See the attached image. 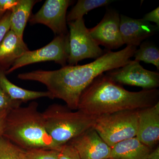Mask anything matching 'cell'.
<instances>
[{
  "label": "cell",
  "mask_w": 159,
  "mask_h": 159,
  "mask_svg": "<svg viewBox=\"0 0 159 159\" xmlns=\"http://www.w3.org/2000/svg\"><path fill=\"white\" fill-rule=\"evenodd\" d=\"M29 51L23 38L9 30L0 43V70L6 72L18 58Z\"/></svg>",
  "instance_id": "cell-14"
},
{
  "label": "cell",
  "mask_w": 159,
  "mask_h": 159,
  "mask_svg": "<svg viewBox=\"0 0 159 159\" xmlns=\"http://www.w3.org/2000/svg\"><path fill=\"white\" fill-rule=\"evenodd\" d=\"M112 2L113 1L110 0H79L66 16L67 21L70 22L83 18L84 16L89 11L99 7L107 6Z\"/></svg>",
  "instance_id": "cell-18"
},
{
  "label": "cell",
  "mask_w": 159,
  "mask_h": 159,
  "mask_svg": "<svg viewBox=\"0 0 159 159\" xmlns=\"http://www.w3.org/2000/svg\"><path fill=\"white\" fill-rule=\"evenodd\" d=\"M24 150L4 137L0 138V159H24Z\"/></svg>",
  "instance_id": "cell-20"
},
{
  "label": "cell",
  "mask_w": 159,
  "mask_h": 159,
  "mask_svg": "<svg viewBox=\"0 0 159 159\" xmlns=\"http://www.w3.org/2000/svg\"><path fill=\"white\" fill-rule=\"evenodd\" d=\"M69 53V33L57 35L45 47L35 51L26 52L18 58L5 73L9 74L25 66L47 61H54L62 67L66 66Z\"/></svg>",
  "instance_id": "cell-7"
},
{
  "label": "cell",
  "mask_w": 159,
  "mask_h": 159,
  "mask_svg": "<svg viewBox=\"0 0 159 159\" xmlns=\"http://www.w3.org/2000/svg\"><path fill=\"white\" fill-rule=\"evenodd\" d=\"M72 3L70 0H47L39 11L30 16L29 22L45 25L57 35L69 34L67 10Z\"/></svg>",
  "instance_id": "cell-9"
},
{
  "label": "cell",
  "mask_w": 159,
  "mask_h": 159,
  "mask_svg": "<svg viewBox=\"0 0 159 159\" xmlns=\"http://www.w3.org/2000/svg\"><path fill=\"white\" fill-rule=\"evenodd\" d=\"M39 104L31 102L9 111L2 137L23 150L44 148L60 150L49 135Z\"/></svg>",
  "instance_id": "cell-3"
},
{
  "label": "cell",
  "mask_w": 159,
  "mask_h": 159,
  "mask_svg": "<svg viewBox=\"0 0 159 159\" xmlns=\"http://www.w3.org/2000/svg\"><path fill=\"white\" fill-rule=\"evenodd\" d=\"M142 19L150 23L152 22L156 23V25L159 27V7L145 14Z\"/></svg>",
  "instance_id": "cell-25"
},
{
  "label": "cell",
  "mask_w": 159,
  "mask_h": 159,
  "mask_svg": "<svg viewBox=\"0 0 159 159\" xmlns=\"http://www.w3.org/2000/svg\"><path fill=\"white\" fill-rule=\"evenodd\" d=\"M159 27L144 20L120 15V31L124 44L137 47L146 39L152 36Z\"/></svg>",
  "instance_id": "cell-13"
},
{
  "label": "cell",
  "mask_w": 159,
  "mask_h": 159,
  "mask_svg": "<svg viewBox=\"0 0 159 159\" xmlns=\"http://www.w3.org/2000/svg\"><path fill=\"white\" fill-rule=\"evenodd\" d=\"M58 159H80L77 151L69 144L63 145L59 151Z\"/></svg>",
  "instance_id": "cell-23"
},
{
  "label": "cell",
  "mask_w": 159,
  "mask_h": 159,
  "mask_svg": "<svg viewBox=\"0 0 159 159\" xmlns=\"http://www.w3.org/2000/svg\"><path fill=\"white\" fill-rule=\"evenodd\" d=\"M11 11H6L0 20V43L6 34L10 30V16Z\"/></svg>",
  "instance_id": "cell-24"
},
{
  "label": "cell",
  "mask_w": 159,
  "mask_h": 159,
  "mask_svg": "<svg viewBox=\"0 0 159 159\" xmlns=\"http://www.w3.org/2000/svg\"><path fill=\"white\" fill-rule=\"evenodd\" d=\"M134 60L138 62L144 61L146 63L152 64L159 70V50L152 43L145 41L142 42L140 48L137 49L134 55Z\"/></svg>",
  "instance_id": "cell-19"
},
{
  "label": "cell",
  "mask_w": 159,
  "mask_h": 159,
  "mask_svg": "<svg viewBox=\"0 0 159 159\" xmlns=\"http://www.w3.org/2000/svg\"><path fill=\"white\" fill-rule=\"evenodd\" d=\"M151 149L136 138L127 139L111 147L112 159H147Z\"/></svg>",
  "instance_id": "cell-15"
},
{
  "label": "cell",
  "mask_w": 159,
  "mask_h": 159,
  "mask_svg": "<svg viewBox=\"0 0 159 159\" xmlns=\"http://www.w3.org/2000/svg\"><path fill=\"white\" fill-rule=\"evenodd\" d=\"M70 53L67 62L70 66L76 65L82 60L97 59L104 51L91 36L86 27L84 18L68 22Z\"/></svg>",
  "instance_id": "cell-6"
},
{
  "label": "cell",
  "mask_w": 159,
  "mask_h": 159,
  "mask_svg": "<svg viewBox=\"0 0 159 159\" xmlns=\"http://www.w3.org/2000/svg\"><path fill=\"white\" fill-rule=\"evenodd\" d=\"M9 111V110L0 111V138L3 136L5 125H6V118Z\"/></svg>",
  "instance_id": "cell-27"
},
{
  "label": "cell",
  "mask_w": 159,
  "mask_h": 159,
  "mask_svg": "<svg viewBox=\"0 0 159 159\" xmlns=\"http://www.w3.org/2000/svg\"><path fill=\"white\" fill-rule=\"evenodd\" d=\"M70 144L78 152L80 159H107L111 157V147L93 127L72 139Z\"/></svg>",
  "instance_id": "cell-11"
},
{
  "label": "cell",
  "mask_w": 159,
  "mask_h": 159,
  "mask_svg": "<svg viewBox=\"0 0 159 159\" xmlns=\"http://www.w3.org/2000/svg\"><path fill=\"white\" fill-rule=\"evenodd\" d=\"M19 2V0H0V8L6 12L11 11Z\"/></svg>",
  "instance_id": "cell-26"
},
{
  "label": "cell",
  "mask_w": 159,
  "mask_h": 159,
  "mask_svg": "<svg viewBox=\"0 0 159 159\" xmlns=\"http://www.w3.org/2000/svg\"><path fill=\"white\" fill-rule=\"evenodd\" d=\"M22 102L12 100L0 87V111L11 110L20 106Z\"/></svg>",
  "instance_id": "cell-22"
},
{
  "label": "cell",
  "mask_w": 159,
  "mask_h": 159,
  "mask_svg": "<svg viewBox=\"0 0 159 159\" xmlns=\"http://www.w3.org/2000/svg\"><path fill=\"white\" fill-rule=\"evenodd\" d=\"M137 48L127 46L116 52L107 51L94 61L83 65L66 66L53 71L37 70L20 74L17 77L22 80L43 84L53 99H61L69 108L76 111L81 94L93 80L104 72L128 63Z\"/></svg>",
  "instance_id": "cell-1"
},
{
  "label": "cell",
  "mask_w": 159,
  "mask_h": 159,
  "mask_svg": "<svg viewBox=\"0 0 159 159\" xmlns=\"http://www.w3.org/2000/svg\"><path fill=\"white\" fill-rule=\"evenodd\" d=\"M42 115L47 132L59 147L93 127L97 118L55 103L48 107Z\"/></svg>",
  "instance_id": "cell-4"
},
{
  "label": "cell",
  "mask_w": 159,
  "mask_h": 159,
  "mask_svg": "<svg viewBox=\"0 0 159 159\" xmlns=\"http://www.w3.org/2000/svg\"><path fill=\"white\" fill-rule=\"evenodd\" d=\"M107 159H112V158H110Z\"/></svg>",
  "instance_id": "cell-30"
},
{
  "label": "cell",
  "mask_w": 159,
  "mask_h": 159,
  "mask_svg": "<svg viewBox=\"0 0 159 159\" xmlns=\"http://www.w3.org/2000/svg\"><path fill=\"white\" fill-rule=\"evenodd\" d=\"M120 15L116 11L108 9L100 22L89 29L90 34L98 45L107 51L116 50L124 45L120 31Z\"/></svg>",
  "instance_id": "cell-10"
},
{
  "label": "cell",
  "mask_w": 159,
  "mask_h": 159,
  "mask_svg": "<svg viewBox=\"0 0 159 159\" xmlns=\"http://www.w3.org/2000/svg\"><path fill=\"white\" fill-rule=\"evenodd\" d=\"M147 159H159V145L151 151L148 154Z\"/></svg>",
  "instance_id": "cell-28"
},
{
  "label": "cell",
  "mask_w": 159,
  "mask_h": 159,
  "mask_svg": "<svg viewBox=\"0 0 159 159\" xmlns=\"http://www.w3.org/2000/svg\"><path fill=\"white\" fill-rule=\"evenodd\" d=\"M158 102L157 89L130 92L102 74L82 92L77 110L98 117L119 111L142 109Z\"/></svg>",
  "instance_id": "cell-2"
},
{
  "label": "cell",
  "mask_w": 159,
  "mask_h": 159,
  "mask_svg": "<svg viewBox=\"0 0 159 159\" xmlns=\"http://www.w3.org/2000/svg\"><path fill=\"white\" fill-rule=\"evenodd\" d=\"M139 110L119 111L99 116L93 127L107 144L113 147L136 136Z\"/></svg>",
  "instance_id": "cell-5"
},
{
  "label": "cell",
  "mask_w": 159,
  "mask_h": 159,
  "mask_svg": "<svg viewBox=\"0 0 159 159\" xmlns=\"http://www.w3.org/2000/svg\"><path fill=\"white\" fill-rule=\"evenodd\" d=\"M105 74L119 84L139 87L144 90L157 89L159 86L158 72L146 70L134 60H131L122 67L107 71Z\"/></svg>",
  "instance_id": "cell-8"
},
{
  "label": "cell",
  "mask_w": 159,
  "mask_h": 159,
  "mask_svg": "<svg viewBox=\"0 0 159 159\" xmlns=\"http://www.w3.org/2000/svg\"><path fill=\"white\" fill-rule=\"evenodd\" d=\"M59 151L44 148L24 150L23 158L24 159H58Z\"/></svg>",
  "instance_id": "cell-21"
},
{
  "label": "cell",
  "mask_w": 159,
  "mask_h": 159,
  "mask_svg": "<svg viewBox=\"0 0 159 159\" xmlns=\"http://www.w3.org/2000/svg\"><path fill=\"white\" fill-rule=\"evenodd\" d=\"M0 87L12 100L22 102L48 97L53 99L52 94L48 92H40L25 89L15 85L8 80L5 71L0 70Z\"/></svg>",
  "instance_id": "cell-16"
},
{
  "label": "cell",
  "mask_w": 159,
  "mask_h": 159,
  "mask_svg": "<svg viewBox=\"0 0 159 159\" xmlns=\"http://www.w3.org/2000/svg\"><path fill=\"white\" fill-rule=\"evenodd\" d=\"M39 1L19 0L18 3L11 10L10 30L19 37L23 38V34L27 22L30 17L34 5Z\"/></svg>",
  "instance_id": "cell-17"
},
{
  "label": "cell",
  "mask_w": 159,
  "mask_h": 159,
  "mask_svg": "<svg viewBox=\"0 0 159 159\" xmlns=\"http://www.w3.org/2000/svg\"><path fill=\"white\" fill-rule=\"evenodd\" d=\"M136 138L152 149L158 144L159 102L153 106L139 110Z\"/></svg>",
  "instance_id": "cell-12"
},
{
  "label": "cell",
  "mask_w": 159,
  "mask_h": 159,
  "mask_svg": "<svg viewBox=\"0 0 159 159\" xmlns=\"http://www.w3.org/2000/svg\"><path fill=\"white\" fill-rule=\"evenodd\" d=\"M6 12V11H3V10H2V9L0 8V20L2 19V18L4 16V15H5Z\"/></svg>",
  "instance_id": "cell-29"
}]
</instances>
